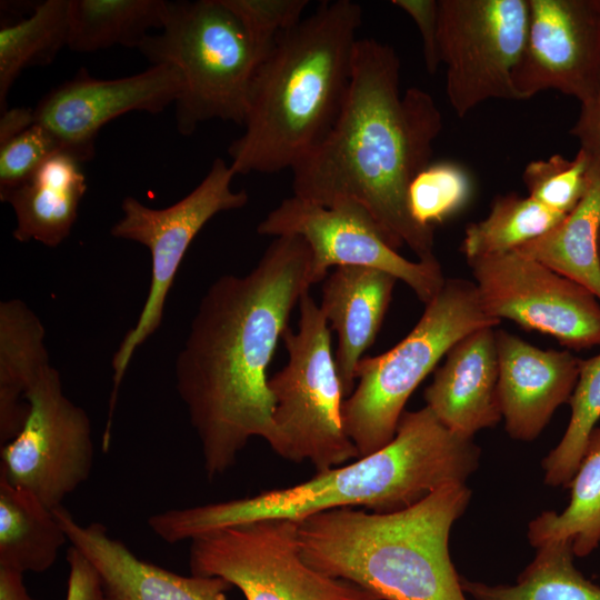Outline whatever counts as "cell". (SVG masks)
<instances>
[{"mask_svg":"<svg viewBox=\"0 0 600 600\" xmlns=\"http://www.w3.org/2000/svg\"><path fill=\"white\" fill-rule=\"evenodd\" d=\"M311 260L302 238L277 237L247 274L221 276L199 302L174 376L209 480L233 467L250 439H273L267 371L312 286Z\"/></svg>","mask_w":600,"mask_h":600,"instance_id":"6da1fadb","label":"cell"},{"mask_svg":"<svg viewBox=\"0 0 600 600\" xmlns=\"http://www.w3.org/2000/svg\"><path fill=\"white\" fill-rule=\"evenodd\" d=\"M400 59L388 43L358 39L349 88L322 142L293 169V196L322 206L354 201L377 221L389 243L408 246L419 261H438L433 228L409 207L413 178L430 164L442 129L427 91L400 90Z\"/></svg>","mask_w":600,"mask_h":600,"instance_id":"7a4b0ae2","label":"cell"},{"mask_svg":"<svg viewBox=\"0 0 600 600\" xmlns=\"http://www.w3.org/2000/svg\"><path fill=\"white\" fill-rule=\"evenodd\" d=\"M481 450L473 438L448 429L426 406L404 411L394 438L380 450L317 472L298 484L220 502L169 509L149 517L151 531L167 543L250 521L288 519L342 508L394 512L434 490L466 483L477 471Z\"/></svg>","mask_w":600,"mask_h":600,"instance_id":"3957f363","label":"cell"},{"mask_svg":"<svg viewBox=\"0 0 600 600\" xmlns=\"http://www.w3.org/2000/svg\"><path fill=\"white\" fill-rule=\"evenodd\" d=\"M362 8L322 1L280 33L251 83L243 133L229 148L236 174L293 169L333 127L351 78Z\"/></svg>","mask_w":600,"mask_h":600,"instance_id":"277c9868","label":"cell"},{"mask_svg":"<svg viewBox=\"0 0 600 600\" xmlns=\"http://www.w3.org/2000/svg\"><path fill=\"white\" fill-rule=\"evenodd\" d=\"M470 499L466 483H451L394 512H320L298 522L300 551L314 569L381 600H468L449 538Z\"/></svg>","mask_w":600,"mask_h":600,"instance_id":"5b68a950","label":"cell"},{"mask_svg":"<svg viewBox=\"0 0 600 600\" xmlns=\"http://www.w3.org/2000/svg\"><path fill=\"white\" fill-rule=\"evenodd\" d=\"M162 31L138 50L152 64L181 74L177 129L190 136L209 120L242 126L254 74L269 50L250 37L222 0L167 1Z\"/></svg>","mask_w":600,"mask_h":600,"instance_id":"8992f818","label":"cell"},{"mask_svg":"<svg viewBox=\"0 0 600 600\" xmlns=\"http://www.w3.org/2000/svg\"><path fill=\"white\" fill-rule=\"evenodd\" d=\"M499 323L484 312L473 281L446 279L401 341L381 354L362 358L356 387L342 406L343 427L358 458L394 438L410 396L460 339Z\"/></svg>","mask_w":600,"mask_h":600,"instance_id":"52a82bcc","label":"cell"},{"mask_svg":"<svg viewBox=\"0 0 600 600\" xmlns=\"http://www.w3.org/2000/svg\"><path fill=\"white\" fill-rule=\"evenodd\" d=\"M298 330L282 337L287 364L268 386L273 399L270 448L317 472L358 459L342 419L344 393L331 350V329L309 291L299 301Z\"/></svg>","mask_w":600,"mask_h":600,"instance_id":"ba28073f","label":"cell"},{"mask_svg":"<svg viewBox=\"0 0 600 600\" xmlns=\"http://www.w3.org/2000/svg\"><path fill=\"white\" fill-rule=\"evenodd\" d=\"M234 176L230 163L216 158L201 182L169 207L154 209L131 196L122 200V217L111 227L110 233L149 249L151 282L137 323L126 333L112 358L109 424H112L127 368L134 351L159 329L168 293L191 242L216 214L241 209L248 203L246 190L232 189Z\"/></svg>","mask_w":600,"mask_h":600,"instance_id":"9c48e42d","label":"cell"},{"mask_svg":"<svg viewBox=\"0 0 600 600\" xmlns=\"http://www.w3.org/2000/svg\"><path fill=\"white\" fill-rule=\"evenodd\" d=\"M191 574L219 577L246 600H381L306 562L298 521L262 519L190 540Z\"/></svg>","mask_w":600,"mask_h":600,"instance_id":"30bf717a","label":"cell"},{"mask_svg":"<svg viewBox=\"0 0 600 600\" xmlns=\"http://www.w3.org/2000/svg\"><path fill=\"white\" fill-rule=\"evenodd\" d=\"M528 19V0H439L440 61L458 117L489 99L516 100L512 80Z\"/></svg>","mask_w":600,"mask_h":600,"instance_id":"8fae6325","label":"cell"},{"mask_svg":"<svg viewBox=\"0 0 600 600\" xmlns=\"http://www.w3.org/2000/svg\"><path fill=\"white\" fill-rule=\"evenodd\" d=\"M28 413L18 434L1 446L0 474L56 509L92 471L94 448L84 409L62 389L49 364L26 396Z\"/></svg>","mask_w":600,"mask_h":600,"instance_id":"7c38bea8","label":"cell"},{"mask_svg":"<svg viewBox=\"0 0 600 600\" xmlns=\"http://www.w3.org/2000/svg\"><path fill=\"white\" fill-rule=\"evenodd\" d=\"M257 231L302 238L311 251L312 284L323 281L332 267L374 268L404 282L427 304L446 281L439 261L402 257L368 210L354 201L322 206L292 196L271 210Z\"/></svg>","mask_w":600,"mask_h":600,"instance_id":"4fadbf2b","label":"cell"},{"mask_svg":"<svg viewBox=\"0 0 600 600\" xmlns=\"http://www.w3.org/2000/svg\"><path fill=\"white\" fill-rule=\"evenodd\" d=\"M484 312L580 350L600 346V301L517 250L467 260Z\"/></svg>","mask_w":600,"mask_h":600,"instance_id":"5bb4252c","label":"cell"},{"mask_svg":"<svg viewBox=\"0 0 600 600\" xmlns=\"http://www.w3.org/2000/svg\"><path fill=\"white\" fill-rule=\"evenodd\" d=\"M526 44L513 73L516 100L548 89L589 99L600 86V0H528Z\"/></svg>","mask_w":600,"mask_h":600,"instance_id":"9a60e30c","label":"cell"},{"mask_svg":"<svg viewBox=\"0 0 600 600\" xmlns=\"http://www.w3.org/2000/svg\"><path fill=\"white\" fill-rule=\"evenodd\" d=\"M182 90L181 74L170 64H153L117 79H98L80 68L41 98L34 108L36 122L83 163L94 157L96 139L104 124L132 111L159 113L176 103Z\"/></svg>","mask_w":600,"mask_h":600,"instance_id":"2e32d148","label":"cell"},{"mask_svg":"<svg viewBox=\"0 0 600 600\" xmlns=\"http://www.w3.org/2000/svg\"><path fill=\"white\" fill-rule=\"evenodd\" d=\"M496 347L504 429L512 439L532 441L569 402L582 359L568 350L540 349L503 329H496Z\"/></svg>","mask_w":600,"mask_h":600,"instance_id":"e0dca14e","label":"cell"},{"mask_svg":"<svg viewBox=\"0 0 600 600\" xmlns=\"http://www.w3.org/2000/svg\"><path fill=\"white\" fill-rule=\"evenodd\" d=\"M53 511L70 546L97 570L101 600H227L232 586L224 579L171 572L138 558L102 523L82 524L63 506Z\"/></svg>","mask_w":600,"mask_h":600,"instance_id":"ac0fdd59","label":"cell"},{"mask_svg":"<svg viewBox=\"0 0 600 600\" xmlns=\"http://www.w3.org/2000/svg\"><path fill=\"white\" fill-rule=\"evenodd\" d=\"M496 329L486 327L460 339L426 388V406L451 431L473 438L501 420Z\"/></svg>","mask_w":600,"mask_h":600,"instance_id":"d6986e66","label":"cell"},{"mask_svg":"<svg viewBox=\"0 0 600 600\" xmlns=\"http://www.w3.org/2000/svg\"><path fill=\"white\" fill-rule=\"evenodd\" d=\"M398 279L382 270L337 267L324 280L320 310L338 336L334 359L344 398L353 391L357 367L373 344Z\"/></svg>","mask_w":600,"mask_h":600,"instance_id":"ffe728a7","label":"cell"},{"mask_svg":"<svg viewBox=\"0 0 600 600\" xmlns=\"http://www.w3.org/2000/svg\"><path fill=\"white\" fill-rule=\"evenodd\" d=\"M86 191L81 162L60 151L0 200L13 209L17 226L12 234L17 241L33 240L54 248L69 237Z\"/></svg>","mask_w":600,"mask_h":600,"instance_id":"44dd1931","label":"cell"},{"mask_svg":"<svg viewBox=\"0 0 600 600\" xmlns=\"http://www.w3.org/2000/svg\"><path fill=\"white\" fill-rule=\"evenodd\" d=\"M40 318L21 300L0 303V442L13 439L28 413L26 396L50 364Z\"/></svg>","mask_w":600,"mask_h":600,"instance_id":"7402d4cb","label":"cell"},{"mask_svg":"<svg viewBox=\"0 0 600 600\" xmlns=\"http://www.w3.org/2000/svg\"><path fill=\"white\" fill-rule=\"evenodd\" d=\"M600 163L576 208L542 236L516 250L590 290L600 301Z\"/></svg>","mask_w":600,"mask_h":600,"instance_id":"603a6c76","label":"cell"},{"mask_svg":"<svg viewBox=\"0 0 600 600\" xmlns=\"http://www.w3.org/2000/svg\"><path fill=\"white\" fill-rule=\"evenodd\" d=\"M66 542L53 509L0 474V568L44 572Z\"/></svg>","mask_w":600,"mask_h":600,"instance_id":"cb8c5ba5","label":"cell"},{"mask_svg":"<svg viewBox=\"0 0 600 600\" xmlns=\"http://www.w3.org/2000/svg\"><path fill=\"white\" fill-rule=\"evenodd\" d=\"M570 501L558 513L541 512L528 526L534 548L568 540L576 557H586L600 544V427L589 436L581 461L570 481Z\"/></svg>","mask_w":600,"mask_h":600,"instance_id":"d4e9b609","label":"cell"},{"mask_svg":"<svg viewBox=\"0 0 600 600\" xmlns=\"http://www.w3.org/2000/svg\"><path fill=\"white\" fill-rule=\"evenodd\" d=\"M572 543L551 541L512 584H491L461 577L463 591L473 600H600V586L574 566Z\"/></svg>","mask_w":600,"mask_h":600,"instance_id":"484cf974","label":"cell"},{"mask_svg":"<svg viewBox=\"0 0 600 600\" xmlns=\"http://www.w3.org/2000/svg\"><path fill=\"white\" fill-rule=\"evenodd\" d=\"M164 0H69L68 48L93 52L112 46L137 48L164 22Z\"/></svg>","mask_w":600,"mask_h":600,"instance_id":"4316f807","label":"cell"},{"mask_svg":"<svg viewBox=\"0 0 600 600\" xmlns=\"http://www.w3.org/2000/svg\"><path fill=\"white\" fill-rule=\"evenodd\" d=\"M69 39V0H47L30 17L0 28V110L19 74L50 64Z\"/></svg>","mask_w":600,"mask_h":600,"instance_id":"83f0119b","label":"cell"},{"mask_svg":"<svg viewBox=\"0 0 600 600\" xmlns=\"http://www.w3.org/2000/svg\"><path fill=\"white\" fill-rule=\"evenodd\" d=\"M566 216L529 196L499 194L484 219L467 226L461 251L469 260L516 250L549 231Z\"/></svg>","mask_w":600,"mask_h":600,"instance_id":"f1b7e54d","label":"cell"},{"mask_svg":"<svg viewBox=\"0 0 600 600\" xmlns=\"http://www.w3.org/2000/svg\"><path fill=\"white\" fill-rule=\"evenodd\" d=\"M568 403L571 416L567 429L542 460L543 480L550 487L569 486L589 436L600 419V353L581 360L578 381Z\"/></svg>","mask_w":600,"mask_h":600,"instance_id":"f546056e","label":"cell"},{"mask_svg":"<svg viewBox=\"0 0 600 600\" xmlns=\"http://www.w3.org/2000/svg\"><path fill=\"white\" fill-rule=\"evenodd\" d=\"M471 191L470 176L463 167L449 161L430 163L409 186L410 211L419 223L433 228L461 209Z\"/></svg>","mask_w":600,"mask_h":600,"instance_id":"4dcf8cb0","label":"cell"},{"mask_svg":"<svg viewBox=\"0 0 600 600\" xmlns=\"http://www.w3.org/2000/svg\"><path fill=\"white\" fill-rule=\"evenodd\" d=\"M591 159L579 149L573 159L553 154L529 162L522 180L528 196L544 207L568 214L581 200L589 182Z\"/></svg>","mask_w":600,"mask_h":600,"instance_id":"1f68e13d","label":"cell"},{"mask_svg":"<svg viewBox=\"0 0 600 600\" xmlns=\"http://www.w3.org/2000/svg\"><path fill=\"white\" fill-rule=\"evenodd\" d=\"M60 151L58 138L38 122L0 144V198L28 181Z\"/></svg>","mask_w":600,"mask_h":600,"instance_id":"d6a6232c","label":"cell"},{"mask_svg":"<svg viewBox=\"0 0 600 600\" xmlns=\"http://www.w3.org/2000/svg\"><path fill=\"white\" fill-rule=\"evenodd\" d=\"M254 42L270 49L276 38L297 26L308 0H222Z\"/></svg>","mask_w":600,"mask_h":600,"instance_id":"836d02e7","label":"cell"},{"mask_svg":"<svg viewBox=\"0 0 600 600\" xmlns=\"http://www.w3.org/2000/svg\"><path fill=\"white\" fill-rule=\"evenodd\" d=\"M391 3L404 11L417 24L422 39L426 69L434 74L441 63L438 43L439 1L393 0Z\"/></svg>","mask_w":600,"mask_h":600,"instance_id":"e575fe53","label":"cell"},{"mask_svg":"<svg viewBox=\"0 0 600 600\" xmlns=\"http://www.w3.org/2000/svg\"><path fill=\"white\" fill-rule=\"evenodd\" d=\"M69 576L66 600H101V586L97 570L74 547L67 551Z\"/></svg>","mask_w":600,"mask_h":600,"instance_id":"d590c367","label":"cell"},{"mask_svg":"<svg viewBox=\"0 0 600 600\" xmlns=\"http://www.w3.org/2000/svg\"><path fill=\"white\" fill-rule=\"evenodd\" d=\"M582 150L593 162L600 163V86L586 101L581 102L579 117L570 129Z\"/></svg>","mask_w":600,"mask_h":600,"instance_id":"8d00e7d4","label":"cell"},{"mask_svg":"<svg viewBox=\"0 0 600 600\" xmlns=\"http://www.w3.org/2000/svg\"><path fill=\"white\" fill-rule=\"evenodd\" d=\"M36 123L34 108L14 107L1 112L0 144L19 136Z\"/></svg>","mask_w":600,"mask_h":600,"instance_id":"74e56055","label":"cell"},{"mask_svg":"<svg viewBox=\"0 0 600 600\" xmlns=\"http://www.w3.org/2000/svg\"><path fill=\"white\" fill-rule=\"evenodd\" d=\"M0 600H33L26 588L23 573L0 568Z\"/></svg>","mask_w":600,"mask_h":600,"instance_id":"f35d334b","label":"cell"},{"mask_svg":"<svg viewBox=\"0 0 600 600\" xmlns=\"http://www.w3.org/2000/svg\"><path fill=\"white\" fill-rule=\"evenodd\" d=\"M599 256H600V236H599Z\"/></svg>","mask_w":600,"mask_h":600,"instance_id":"ab89813d","label":"cell"}]
</instances>
